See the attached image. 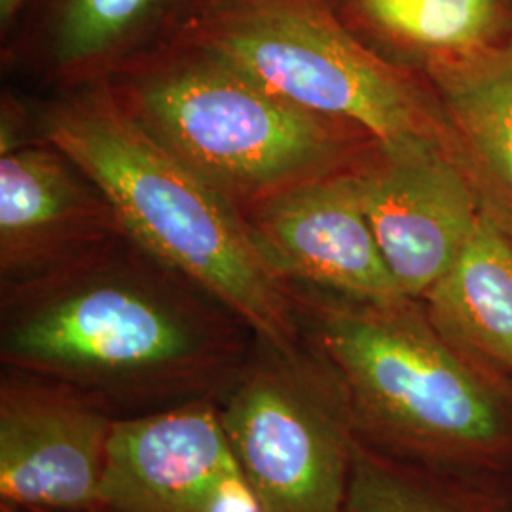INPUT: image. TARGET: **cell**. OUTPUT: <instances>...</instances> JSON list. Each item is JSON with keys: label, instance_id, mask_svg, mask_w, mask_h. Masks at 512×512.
Masks as SVG:
<instances>
[{"label": "cell", "instance_id": "1", "mask_svg": "<svg viewBox=\"0 0 512 512\" xmlns=\"http://www.w3.org/2000/svg\"><path fill=\"white\" fill-rule=\"evenodd\" d=\"M114 251L2 289V365L73 385L116 418L217 401L255 332L141 249Z\"/></svg>", "mask_w": 512, "mask_h": 512}, {"label": "cell", "instance_id": "2", "mask_svg": "<svg viewBox=\"0 0 512 512\" xmlns=\"http://www.w3.org/2000/svg\"><path fill=\"white\" fill-rule=\"evenodd\" d=\"M291 287L304 336L346 385L361 442L433 469L512 478V378L452 346L421 300Z\"/></svg>", "mask_w": 512, "mask_h": 512}, {"label": "cell", "instance_id": "3", "mask_svg": "<svg viewBox=\"0 0 512 512\" xmlns=\"http://www.w3.org/2000/svg\"><path fill=\"white\" fill-rule=\"evenodd\" d=\"M40 133L103 192L137 249L219 300L258 340L281 351L304 344L293 287L262 255L245 215L110 88L50 107Z\"/></svg>", "mask_w": 512, "mask_h": 512}, {"label": "cell", "instance_id": "4", "mask_svg": "<svg viewBox=\"0 0 512 512\" xmlns=\"http://www.w3.org/2000/svg\"><path fill=\"white\" fill-rule=\"evenodd\" d=\"M122 82L110 92L135 120L241 213L342 171L348 156L353 126L300 109L179 42Z\"/></svg>", "mask_w": 512, "mask_h": 512}, {"label": "cell", "instance_id": "5", "mask_svg": "<svg viewBox=\"0 0 512 512\" xmlns=\"http://www.w3.org/2000/svg\"><path fill=\"white\" fill-rule=\"evenodd\" d=\"M179 42L387 148L442 145L412 80L368 50L327 0H200Z\"/></svg>", "mask_w": 512, "mask_h": 512}, {"label": "cell", "instance_id": "6", "mask_svg": "<svg viewBox=\"0 0 512 512\" xmlns=\"http://www.w3.org/2000/svg\"><path fill=\"white\" fill-rule=\"evenodd\" d=\"M217 404L258 511L344 512L359 437L346 385L308 338L294 351L256 338Z\"/></svg>", "mask_w": 512, "mask_h": 512}, {"label": "cell", "instance_id": "7", "mask_svg": "<svg viewBox=\"0 0 512 512\" xmlns=\"http://www.w3.org/2000/svg\"><path fill=\"white\" fill-rule=\"evenodd\" d=\"M116 420L73 385L4 366L0 507L95 512Z\"/></svg>", "mask_w": 512, "mask_h": 512}, {"label": "cell", "instance_id": "8", "mask_svg": "<svg viewBox=\"0 0 512 512\" xmlns=\"http://www.w3.org/2000/svg\"><path fill=\"white\" fill-rule=\"evenodd\" d=\"M95 512L260 511L219 404L200 399L114 421Z\"/></svg>", "mask_w": 512, "mask_h": 512}, {"label": "cell", "instance_id": "9", "mask_svg": "<svg viewBox=\"0 0 512 512\" xmlns=\"http://www.w3.org/2000/svg\"><path fill=\"white\" fill-rule=\"evenodd\" d=\"M346 173L399 291L421 300L475 232L473 186L444 145H376Z\"/></svg>", "mask_w": 512, "mask_h": 512}, {"label": "cell", "instance_id": "10", "mask_svg": "<svg viewBox=\"0 0 512 512\" xmlns=\"http://www.w3.org/2000/svg\"><path fill=\"white\" fill-rule=\"evenodd\" d=\"M243 215L258 249L285 281L361 302L406 298L346 169L298 184Z\"/></svg>", "mask_w": 512, "mask_h": 512}, {"label": "cell", "instance_id": "11", "mask_svg": "<svg viewBox=\"0 0 512 512\" xmlns=\"http://www.w3.org/2000/svg\"><path fill=\"white\" fill-rule=\"evenodd\" d=\"M120 234L103 192L52 143L0 150L2 289L93 255Z\"/></svg>", "mask_w": 512, "mask_h": 512}, {"label": "cell", "instance_id": "12", "mask_svg": "<svg viewBox=\"0 0 512 512\" xmlns=\"http://www.w3.org/2000/svg\"><path fill=\"white\" fill-rule=\"evenodd\" d=\"M421 304L452 346L512 378V234L490 211Z\"/></svg>", "mask_w": 512, "mask_h": 512}, {"label": "cell", "instance_id": "13", "mask_svg": "<svg viewBox=\"0 0 512 512\" xmlns=\"http://www.w3.org/2000/svg\"><path fill=\"white\" fill-rule=\"evenodd\" d=\"M429 73L454 126L512 202V44L433 55Z\"/></svg>", "mask_w": 512, "mask_h": 512}, {"label": "cell", "instance_id": "14", "mask_svg": "<svg viewBox=\"0 0 512 512\" xmlns=\"http://www.w3.org/2000/svg\"><path fill=\"white\" fill-rule=\"evenodd\" d=\"M344 512H512L511 478L433 469L359 440Z\"/></svg>", "mask_w": 512, "mask_h": 512}, {"label": "cell", "instance_id": "15", "mask_svg": "<svg viewBox=\"0 0 512 512\" xmlns=\"http://www.w3.org/2000/svg\"><path fill=\"white\" fill-rule=\"evenodd\" d=\"M200 0H54L50 50L65 73H90L145 42L154 31L175 37ZM169 38V40H171Z\"/></svg>", "mask_w": 512, "mask_h": 512}, {"label": "cell", "instance_id": "16", "mask_svg": "<svg viewBox=\"0 0 512 512\" xmlns=\"http://www.w3.org/2000/svg\"><path fill=\"white\" fill-rule=\"evenodd\" d=\"M370 27L433 55L471 52L488 44L497 0H353Z\"/></svg>", "mask_w": 512, "mask_h": 512}, {"label": "cell", "instance_id": "17", "mask_svg": "<svg viewBox=\"0 0 512 512\" xmlns=\"http://www.w3.org/2000/svg\"><path fill=\"white\" fill-rule=\"evenodd\" d=\"M29 0H0V21L2 27L10 25L14 19L18 18L19 12Z\"/></svg>", "mask_w": 512, "mask_h": 512}, {"label": "cell", "instance_id": "18", "mask_svg": "<svg viewBox=\"0 0 512 512\" xmlns=\"http://www.w3.org/2000/svg\"><path fill=\"white\" fill-rule=\"evenodd\" d=\"M0 512H42V511H18V509H6V507H0Z\"/></svg>", "mask_w": 512, "mask_h": 512}, {"label": "cell", "instance_id": "19", "mask_svg": "<svg viewBox=\"0 0 512 512\" xmlns=\"http://www.w3.org/2000/svg\"><path fill=\"white\" fill-rule=\"evenodd\" d=\"M511 484H512V478H511Z\"/></svg>", "mask_w": 512, "mask_h": 512}]
</instances>
